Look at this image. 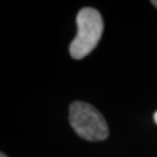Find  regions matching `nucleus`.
Wrapping results in <instances>:
<instances>
[{"label": "nucleus", "mask_w": 157, "mask_h": 157, "mask_svg": "<svg viewBox=\"0 0 157 157\" xmlns=\"http://www.w3.org/2000/svg\"><path fill=\"white\" fill-rule=\"evenodd\" d=\"M0 157H7V156H6V155L4 154V152H1V155H0Z\"/></svg>", "instance_id": "5"}, {"label": "nucleus", "mask_w": 157, "mask_h": 157, "mask_svg": "<svg viewBox=\"0 0 157 157\" xmlns=\"http://www.w3.org/2000/svg\"><path fill=\"white\" fill-rule=\"evenodd\" d=\"M69 121L76 134L87 141H102L108 136L106 120L94 107L75 101L69 108Z\"/></svg>", "instance_id": "2"}, {"label": "nucleus", "mask_w": 157, "mask_h": 157, "mask_svg": "<svg viewBox=\"0 0 157 157\" xmlns=\"http://www.w3.org/2000/svg\"><path fill=\"white\" fill-rule=\"evenodd\" d=\"M77 35L70 44V55L75 59H82L94 49L104 30V21L100 13L84 7L77 14Z\"/></svg>", "instance_id": "1"}, {"label": "nucleus", "mask_w": 157, "mask_h": 157, "mask_svg": "<svg viewBox=\"0 0 157 157\" xmlns=\"http://www.w3.org/2000/svg\"><path fill=\"white\" fill-rule=\"evenodd\" d=\"M151 4H152V5H154V6H155V7H156V8H157V0H155V1L152 0V1H151Z\"/></svg>", "instance_id": "4"}, {"label": "nucleus", "mask_w": 157, "mask_h": 157, "mask_svg": "<svg viewBox=\"0 0 157 157\" xmlns=\"http://www.w3.org/2000/svg\"><path fill=\"white\" fill-rule=\"evenodd\" d=\"M154 121H155L156 124H157V111L155 112V114H154Z\"/></svg>", "instance_id": "3"}]
</instances>
